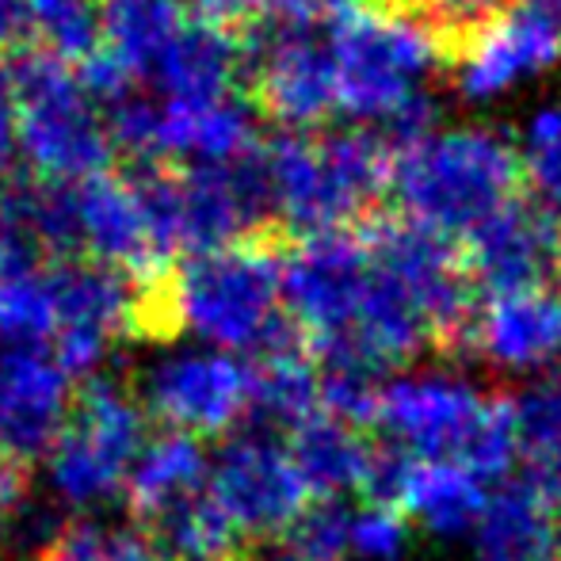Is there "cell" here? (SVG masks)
Wrapping results in <instances>:
<instances>
[{
  "mask_svg": "<svg viewBox=\"0 0 561 561\" xmlns=\"http://www.w3.org/2000/svg\"><path fill=\"white\" fill-rule=\"evenodd\" d=\"M336 77V112L359 123H382L398 146L428 126V81L444 46L428 23L405 8H352L329 31Z\"/></svg>",
  "mask_w": 561,
  "mask_h": 561,
  "instance_id": "cell-1",
  "label": "cell"
},
{
  "mask_svg": "<svg viewBox=\"0 0 561 561\" xmlns=\"http://www.w3.org/2000/svg\"><path fill=\"white\" fill-rule=\"evenodd\" d=\"M172 333H192L215 352L252 359L302 340L283 310V256L272 244L241 241L199 252L161 275Z\"/></svg>",
  "mask_w": 561,
  "mask_h": 561,
  "instance_id": "cell-2",
  "label": "cell"
},
{
  "mask_svg": "<svg viewBox=\"0 0 561 561\" xmlns=\"http://www.w3.org/2000/svg\"><path fill=\"white\" fill-rule=\"evenodd\" d=\"M519 153L489 126L424 130L390 153V192L405 222L436 237H470L516 199Z\"/></svg>",
  "mask_w": 561,
  "mask_h": 561,
  "instance_id": "cell-3",
  "label": "cell"
},
{
  "mask_svg": "<svg viewBox=\"0 0 561 561\" xmlns=\"http://www.w3.org/2000/svg\"><path fill=\"white\" fill-rule=\"evenodd\" d=\"M272 218L302 237L336 233L390 187V149L370 130L279 134L260 149Z\"/></svg>",
  "mask_w": 561,
  "mask_h": 561,
  "instance_id": "cell-4",
  "label": "cell"
},
{
  "mask_svg": "<svg viewBox=\"0 0 561 561\" xmlns=\"http://www.w3.org/2000/svg\"><path fill=\"white\" fill-rule=\"evenodd\" d=\"M12 73L15 153L27 169L61 184L107 172L115 141L81 73L43 50L12 54Z\"/></svg>",
  "mask_w": 561,
  "mask_h": 561,
  "instance_id": "cell-5",
  "label": "cell"
},
{
  "mask_svg": "<svg viewBox=\"0 0 561 561\" xmlns=\"http://www.w3.org/2000/svg\"><path fill=\"white\" fill-rule=\"evenodd\" d=\"M370 295V252L363 237H302L283 252V310L306 352L318 363L333 359L355 340Z\"/></svg>",
  "mask_w": 561,
  "mask_h": 561,
  "instance_id": "cell-6",
  "label": "cell"
},
{
  "mask_svg": "<svg viewBox=\"0 0 561 561\" xmlns=\"http://www.w3.org/2000/svg\"><path fill=\"white\" fill-rule=\"evenodd\" d=\"M112 141L146 169L164 164H229L256 149L249 107L237 96L192 104L130 92L112 107Z\"/></svg>",
  "mask_w": 561,
  "mask_h": 561,
  "instance_id": "cell-7",
  "label": "cell"
},
{
  "mask_svg": "<svg viewBox=\"0 0 561 561\" xmlns=\"http://www.w3.org/2000/svg\"><path fill=\"white\" fill-rule=\"evenodd\" d=\"M363 244L409 298L428 329L432 347L447 352L450 359L470 355L478 306H473V279L455 244L413 222H370L363 229Z\"/></svg>",
  "mask_w": 561,
  "mask_h": 561,
  "instance_id": "cell-8",
  "label": "cell"
},
{
  "mask_svg": "<svg viewBox=\"0 0 561 561\" xmlns=\"http://www.w3.org/2000/svg\"><path fill=\"white\" fill-rule=\"evenodd\" d=\"M496 401L501 398L485 393L458 370H398L386 378L378 393L375 428L386 436L390 450L401 455L466 462Z\"/></svg>",
  "mask_w": 561,
  "mask_h": 561,
  "instance_id": "cell-9",
  "label": "cell"
},
{
  "mask_svg": "<svg viewBox=\"0 0 561 561\" xmlns=\"http://www.w3.org/2000/svg\"><path fill=\"white\" fill-rule=\"evenodd\" d=\"M207 489L244 542L283 539L313 501L290 458L287 436L252 424L222 444L210 462Z\"/></svg>",
  "mask_w": 561,
  "mask_h": 561,
  "instance_id": "cell-10",
  "label": "cell"
},
{
  "mask_svg": "<svg viewBox=\"0 0 561 561\" xmlns=\"http://www.w3.org/2000/svg\"><path fill=\"white\" fill-rule=\"evenodd\" d=\"M54 359L69 378L96 375V363L118 336L134 333L138 279L96 260H58L50 267Z\"/></svg>",
  "mask_w": 561,
  "mask_h": 561,
  "instance_id": "cell-11",
  "label": "cell"
},
{
  "mask_svg": "<svg viewBox=\"0 0 561 561\" xmlns=\"http://www.w3.org/2000/svg\"><path fill=\"white\" fill-rule=\"evenodd\" d=\"M141 409L169 432L192 439L229 436L249 416V363L229 352H180L141 382Z\"/></svg>",
  "mask_w": 561,
  "mask_h": 561,
  "instance_id": "cell-12",
  "label": "cell"
},
{
  "mask_svg": "<svg viewBox=\"0 0 561 561\" xmlns=\"http://www.w3.org/2000/svg\"><path fill=\"white\" fill-rule=\"evenodd\" d=\"M554 61H561V0H508L458 50L455 89L470 104H493Z\"/></svg>",
  "mask_w": 561,
  "mask_h": 561,
  "instance_id": "cell-13",
  "label": "cell"
},
{
  "mask_svg": "<svg viewBox=\"0 0 561 561\" xmlns=\"http://www.w3.org/2000/svg\"><path fill=\"white\" fill-rule=\"evenodd\" d=\"M252 58V84L264 115L290 134L325 123L336 112V77L329 58V38L310 23H275V31L244 38Z\"/></svg>",
  "mask_w": 561,
  "mask_h": 561,
  "instance_id": "cell-14",
  "label": "cell"
},
{
  "mask_svg": "<svg viewBox=\"0 0 561 561\" xmlns=\"http://www.w3.org/2000/svg\"><path fill=\"white\" fill-rule=\"evenodd\" d=\"M367 496L375 504H390L436 535H470L489 501V485L455 458L378 450Z\"/></svg>",
  "mask_w": 561,
  "mask_h": 561,
  "instance_id": "cell-15",
  "label": "cell"
},
{
  "mask_svg": "<svg viewBox=\"0 0 561 561\" xmlns=\"http://www.w3.org/2000/svg\"><path fill=\"white\" fill-rule=\"evenodd\" d=\"M470 355L504 375L539 378L561 367V290L524 287L489 295L470 329Z\"/></svg>",
  "mask_w": 561,
  "mask_h": 561,
  "instance_id": "cell-16",
  "label": "cell"
},
{
  "mask_svg": "<svg viewBox=\"0 0 561 561\" xmlns=\"http://www.w3.org/2000/svg\"><path fill=\"white\" fill-rule=\"evenodd\" d=\"M558 237L547 207L512 199L466 237V272L489 295L542 287L558 267Z\"/></svg>",
  "mask_w": 561,
  "mask_h": 561,
  "instance_id": "cell-17",
  "label": "cell"
},
{
  "mask_svg": "<svg viewBox=\"0 0 561 561\" xmlns=\"http://www.w3.org/2000/svg\"><path fill=\"white\" fill-rule=\"evenodd\" d=\"M73 210L81 260H96L115 272H126L130 279H153L169 272L153 252L130 176L96 172V176L73 180Z\"/></svg>",
  "mask_w": 561,
  "mask_h": 561,
  "instance_id": "cell-18",
  "label": "cell"
},
{
  "mask_svg": "<svg viewBox=\"0 0 561 561\" xmlns=\"http://www.w3.org/2000/svg\"><path fill=\"white\" fill-rule=\"evenodd\" d=\"M473 561H561V516L527 478L489 493L470 531Z\"/></svg>",
  "mask_w": 561,
  "mask_h": 561,
  "instance_id": "cell-19",
  "label": "cell"
},
{
  "mask_svg": "<svg viewBox=\"0 0 561 561\" xmlns=\"http://www.w3.org/2000/svg\"><path fill=\"white\" fill-rule=\"evenodd\" d=\"M249 66V43L233 31L210 27V23H187L180 38L169 46L153 69V89L164 100H192V104H210V100L233 96V81Z\"/></svg>",
  "mask_w": 561,
  "mask_h": 561,
  "instance_id": "cell-20",
  "label": "cell"
},
{
  "mask_svg": "<svg viewBox=\"0 0 561 561\" xmlns=\"http://www.w3.org/2000/svg\"><path fill=\"white\" fill-rule=\"evenodd\" d=\"M287 447L313 501H340L347 493H367L378 447L359 428H347L333 416L318 413L290 432Z\"/></svg>",
  "mask_w": 561,
  "mask_h": 561,
  "instance_id": "cell-21",
  "label": "cell"
},
{
  "mask_svg": "<svg viewBox=\"0 0 561 561\" xmlns=\"http://www.w3.org/2000/svg\"><path fill=\"white\" fill-rule=\"evenodd\" d=\"M321 413V367L302 340L256 355L249 363V424L264 432H295Z\"/></svg>",
  "mask_w": 561,
  "mask_h": 561,
  "instance_id": "cell-22",
  "label": "cell"
},
{
  "mask_svg": "<svg viewBox=\"0 0 561 561\" xmlns=\"http://www.w3.org/2000/svg\"><path fill=\"white\" fill-rule=\"evenodd\" d=\"M187 23V0H100V50L134 84L149 81Z\"/></svg>",
  "mask_w": 561,
  "mask_h": 561,
  "instance_id": "cell-23",
  "label": "cell"
},
{
  "mask_svg": "<svg viewBox=\"0 0 561 561\" xmlns=\"http://www.w3.org/2000/svg\"><path fill=\"white\" fill-rule=\"evenodd\" d=\"M207 485H210V458L199 439L180 436V432H164V436L149 439L146 450L138 455L130 478H126L123 501L130 508V516L138 524H146L157 512L203 493Z\"/></svg>",
  "mask_w": 561,
  "mask_h": 561,
  "instance_id": "cell-24",
  "label": "cell"
},
{
  "mask_svg": "<svg viewBox=\"0 0 561 561\" xmlns=\"http://www.w3.org/2000/svg\"><path fill=\"white\" fill-rule=\"evenodd\" d=\"M138 531H146L169 561H249L244 539L218 508L210 489L157 512L153 519L138 524Z\"/></svg>",
  "mask_w": 561,
  "mask_h": 561,
  "instance_id": "cell-25",
  "label": "cell"
},
{
  "mask_svg": "<svg viewBox=\"0 0 561 561\" xmlns=\"http://www.w3.org/2000/svg\"><path fill=\"white\" fill-rule=\"evenodd\" d=\"M50 267L43 252L0 237V333L23 340L54 336V295Z\"/></svg>",
  "mask_w": 561,
  "mask_h": 561,
  "instance_id": "cell-26",
  "label": "cell"
},
{
  "mask_svg": "<svg viewBox=\"0 0 561 561\" xmlns=\"http://www.w3.org/2000/svg\"><path fill=\"white\" fill-rule=\"evenodd\" d=\"M27 31L43 54L81 66L100 50V0H27Z\"/></svg>",
  "mask_w": 561,
  "mask_h": 561,
  "instance_id": "cell-27",
  "label": "cell"
},
{
  "mask_svg": "<svg viewBox=\"0 0 561 561\" xmlns=\"http://www.w3.org/2000/svg\"><path fill=\"white\" fill-rule=\"evenodd\" d=\"M35 561H169L146 531L100 527L92 519H69Z\"/></svg>",
  "mask_w": 561,
  "mask_h": 561,
  "instance_id": "cell-28",
  "label": "cell"
},
{
  "mask_svg": "<svg viewBox=\"0 0 561 561\" xmlns=\"http://www.w3.org/2000/svg\"><path fill=\"white\" fill-rule=\"evenodd\" d=\"M516 416L519 450L527 458L561 455V367L524 382V390L508 398Z\"/></svg>",
  "mask_w": 561,
  "mask_h": 561,
  "instance_id": "cell-29",
  "label": "cell"
},
{
  "mask_svg": "<svg viewBox=\"0 0 561 561\" xmlns=\"http://www.w3.org/2000/svg\"><path fill=\"white\" fill-rule=\"evenodd\" d=\"M283 542L287 561H344L352 554V512L340 501H310Z\"/></svg>",
  "mask_w": 561,
  "mask_h": 561,
  "instance_id": "cell-30",
  "label": "cell"
},
{
  "mask_svg": "<svg viewBox=\"0 0 561 561\" xmlns=\"http://www.w3.org/2000/svg\"><path fill=\"white\" fill-rule=\"evenodd\" d=\"M519 146H524L519 169L527 172L539 199L550 203V207H561V100L531 112V118L524 123Z\"/></svg>",
  "mask_w": 561,
  "mask_h": 561,
  "instance_id": "cell-31",
  "label": "cell"
},
{
  "mask_svg": "<svg viewBox=\"0 0 561 561\" xmlns=\"http://www.w3.org/2000/svg\"><path fill=\"white\" fill-rule=\"evenodd\" d=\"M382 382V375L363 367H321V413L347 428H370Z\"/></svg>",
  "mask_w": 561,
  "mask_h": 561,
  "instance_id": "cell-32",
  "label": "cell"
},
{
  "mask_svg": "<svg viewBox=\"0 0 561 561\" xmlns=\"http://www.w3.org/2000/svg\"><path fill=\"white\" fill-rule=\"evenodd\" d=\"M409 542V519L390 504L370 501L363 512H352V554L367 561H393Z\"/></svg>",
  "mask_w": 561,
  "mask_h": 561,
  "instance_id": "cell-33",
  "label": "cell"
},
{
  "mask_svg": "<svg viewBox=\"0 0 561 561\" xmlns=\"http://www.w3.org/2000/svg\"><path fill=\"white\" fill-rule=\"evenodd\" d=\"M508 0H424V20L439 46L462 50L489 20L501 15Z\"/></svg>",
  "mask_w": 561,
  "mask_h": 561,
  "instance_id": "cell-34",
  "label": "cell"
},
{
  "mask_svg": "<svg viewBox=\"0 0 561 561\" xmlns=\"http://www.w3.org/2000/svg\"><path fill=\"white\" fill-rule=\"evenodd\" d=\"M27 493H31V462L0 450V531L27 504Z\"/></svg>",
  "mask_w": 561,
  "mask_h": 561,
  "instance_id": "cell-35",
  "label": "cell"
},
{
  "mask_svg": "<svg viewBox=\"0 0 561 561\" xmlns=\"http://www.w3.org/2000/svg\"><path fill=\"white\" fill-rule=\"evenodd\" d=\"M527 481L539 489L550 501V508L561 516V455H542V458H527Z\"/></svg>",
  "mask_w": 561,
  "mask_h": 561,
  "instance_id": "cell-36",
  "label": "cell"
},
{
  "mask_svg": "<svg viewBox=\"0 0 561 561\" xmlns=\"http://www.w3.org/2000/svg\"><path fill=\"white\" fill-rule=\"evenodd\" d=\"M27 35V0H0V50Z\"/></svg>",
  "mask_w": 561,
  "mask_h": 561,
  "instance_id": "cell-37",
  "label": "cell"
},
{
  "mask_svg": "<svg viewBox=\"0 0 561 561\" xmlns=\"http://www.w3.org/2000/svg\"><path fill=\"white\" fill-rule=\"evenodd\" d=\"M310 4V12L318 15V12H333V15H344V12H352L355 8V0H306Z\"/></svg>",
  "mask_w": 561,
  "mask_h": 561,
  "instance_id": "cell-38",
  "label": "cell"
},
{
  "mask_svg": "<svg viewBox=\"0 0 561 561\" xmlns=\"http://www.w3.org/2000/svg\"><path fill=\"white\" fill-rule=\"evenodd\" d=\"M558 272H561V237H558Z\"/></svg>",
  "mask_w": 561,
  "mask_h": 561,
  "instance_id": "cell-39",
  "label": "cell"
}]
</instances>
